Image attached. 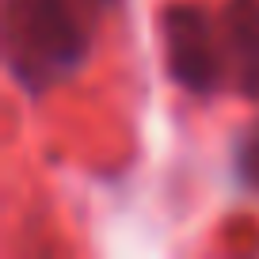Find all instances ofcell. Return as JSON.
Segmentation results:
<instances>
[{
	"label": "cell",
	"instance_id": "4",
	"mask_svg": "<svg viewBox=\"0 0 259 259\" xmlns=\"http://www.w3.org/2000/svg\"><path fill=\"white\" fill-rule=\"evenodd\" d=\"M233 176L244 191L259 194V122L244 126L233 141Z\"/></svg>",
	"mask_w": 259,
	"mask_h": 259
},
{
	"label": "cell",
	"instance_id": "3",
	"mask_svg": "<svg viewBox=\"0 0 259 259\" xmlns=\"http://www.w3.org/2000/svg\"><path fill=\"white\" fill-rule=\"evenodd\" d=\"M229 92L259 103V0H225L218 8Z\"/></svg>",
	"mask_w": 259,
	"mask_h": 259
},
{
	"label": "cell",
	"instance_id": "2",
	"mask_svg": "<svg viewBox=\"0 0 259 259\" xmlns=\"http://www.w3.org/2000/svg\"><path fill=\"white\" fill-rule=\"evenodd\" d=\"M160 46L171 84L191 96L229 92L225 54H221L218 12L202 4H168L160 12Z\"/></svg>",
	"mask_w": 259,
	"mask_h": 259
},
{
	"label": "cell",
	"instance_id": "1",
	"mask_svg": "<svg viewBox=\"0 0 259 259\" xmlns=\"http://www.w3.org/2000/svg\"><path fill=\"white\" fill-rule=\"evenodd\" d=\"M122 0H0V50L12 84L42 99L92 61L103 23Z\"/></svg>",
	"mask_w": 259,
	"mask_h": 259
}]
</instances>
